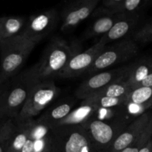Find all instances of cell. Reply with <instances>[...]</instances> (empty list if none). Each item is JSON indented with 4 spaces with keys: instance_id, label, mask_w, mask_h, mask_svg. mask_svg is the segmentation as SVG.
Instances as JSON below:
<instances>
[{
    "instance_id": "cell-15",
    "label": "cell",
    "mask_w": 152,
    "mask_h": 152,
    "mask_svg": "<svg viewBox=\"0 0 152 152\" xmlns=\"http://www.w3.org/2000/svg\"><path fill=\"white\" fill-rule=\"evenodd\" d=\"M151 1L148 0H104L101 6L114 14L143 13Z\"/></svg>"
},
{
    "instance_id": "cell-30",
    "label": "cell",
    "mask_w": 152,
    "mask_h": 152,
    "mask_svg": "<svg viewBox=\"0 0 152 152\" xmlns=\"http://www.w3.org/2000/svg\"><path fill=\"white\" fill-rule=\"evenodd\" d=\"M10 80L6 82L5 83H4V84L1 85V86H0V96L4 94V92L6 91V89L7 88V87H8L9 86V83H10Z\"/></svg>"
},
{
    "instance_id": "cell-13",
    "label": "cell",
    "mask_w": 152,
    "mask_h": 152,
    "mask_svg": "<svg viewBox=\"0 0 152 152\" xmlns=\"http://www.w3.org/2000/svg\"><path fill=\"white\" fill-rule=\"evenodd\" d=\"M152 117V112L148 111L132 120L126 126L113 143L109 152H120L134 143L142 134Z\"/></svg>"
},
{
    "instance_id": "cell-7",
    "label": "cell",
    "mask_w": 152,
    "mask_h": 152,
    "mask_svg": "<svg viewBox=\"0 0 152 152\" xmlns=\"http://www.w3.org/2000/svg\"><path fill=\"white\" fill-rule=\"evenodd\" d=\"M123 120L105 122L91 118L83 125L97 152H109L113 143L127 126Z\"/></svg>"
},
{
    "instance_id": "cell-5",
    "label": "cell",
    "mask_w": 152,
    "mask_h": 152,
    "mask_svg": "<svg viewBox=\"0 0 152 152\" xmlns=\"http://www.w3.org/2000/svg\"><path fill=\"white\" fill-rule=\"evenodd\" d=\"M138 45L132 37H129L106 45L97 56L91 68L88 71V75H94L99 72L107 71L111 67L115 66L130 60L137 55Z\"/></svg>"
},
{
    "instance_id": "cell-8",
    "label": "cell",
    "mask_w": 152,
    "mask_h": 152,
    "mask_svg": "<svg viewBox=\"0 0 152 152\" xmlns=\"http://www.w3.org/2000/svg\"><path fill=\"white\" fill-rule=\"evenodd\" d=\"M59 22L60 16L55 8L39 12L28 18L20 35L37 45L51 34Z\"/></svg>"
},
{
    "instance_id": "cell-18",
    "label": "cell",
    "mask_w": 152,
    "mask_h": 152,
    "mask_svg": "<svg viewBox=\"0 0 152 152\" xmlns=\"http://www.w3.org/2000/svg\"><path fill=\"white\" fill-rule=\"evenodd\" d=\"M96 106L91 105H82L72 110L66 117L61 120L56 126H83L84 123L94 117Z\"/></svg>"
},
{
    "instance_id": "cell-20",
    "label": "cell",
    "mask_w": 152,
    "mask_h": 152,
    "mask_svg": "<svg viewBox=\"0 0 152 152\" xmlns=\"http://www.w3.org/2000/svg\"><path fill=\"white\" fill-rule=\"evenodd\" d=\"M31 122L17 124L16 131L9 142L5 152H21L29 135Z\"/></svg>"
},
{
    "instance_id": "cell-14",
    "label": "cell",
    "mask_w": 152,
    "mask_h": 152,
    "mask_svg": "<svg viewBox=\"0 0 152 152\" xmlns=\"http://www.w3.org/2000/svg\"><path fill=\"white\" fill-rule=\"evenodd\" d=\"M152 74V56H146L129 65L124 80L131 89L139 87L142 82Z\"/></svg>"
},
{
    "instance_id": "cell-9",
    "label": "cell",
    "mask_w": 152,
    "mask_h": 152,
    "mask_svg": "<svg viewBox=\"0 0 152 152\" xmlns=\"http://www.w3.org/2000/svg\"><path fill=\"white\" fill-rule=\"evenodd\" d=\"M129 65L99 72L85 80L75 91V96L84 100L98 93L112 83L125 79Z\"/></svg>"
},
{
    "instance_id": "cell-1",
    "label": "cell",
    "mask_w": 152,
    "mask_h": 152,
    "mask_svg": "<svg viewBox=\"0 0 152 152\" xmlns=\"http://www.w3.org/2000/svg\"><path fill=\"white\" fill-rule=\"evenodd\" d=\"M80 51L78 42L69 43L60 37H53L39 62L30 68L33 79L37 83H42L59 77L71 58Z\"/></svg>"
},
{
    "instance_id": "cell-23",
    "label": "cell",
    "mask_w": 152,
    "mask_h": 152,
    "mask_svg": "<svg viewBox=\"0 0 152 152\" xmlns=\"http://www.w3.org/2000/svg\"><path fill=\"white\" fill-rule=\"evenodd\" d=\"M127 101V96L119 98L96 97L91 96L82 100V105H91L96 108H117L124 105Z\"/></svg>"
},
{
    "instance_id": "cell-22",
    "label": "cell",
    "mask_w": 152,
    "mask_h": 152,
    "mask_svg": "<svg viewBox=\"0 0 152 152\" xmlns=\"http://www.w3.org/2000/svg\"><path fill=\"white\" fill-rule=\"evenodd\" d=\"M16 127L17 124L13 118H5L0 123V152H5Z\"/></svg>"
},
{
    "instance_id": "cell-4",
    "label": "cell",
    "mask_w": 152,
    "mask_h": 152,
    "mask_svg": "<svg viewBox=\"0 0 152 152\" xmlns=\"http://www.w3.org/2000/svg\"><path fill=\"white\" fill-rule=\"evenodd\" d=\"M60 93L54 81L38 83L33 87L22 111L15 120L16 124L35 120L51 103Z\"/></svg>"
},
{
    "instance_id": "cell-29",
    "label": "cell",
    "mask_w": 152,
    "mask_h": 152,
    "mask_svg": "<svg viewBox=\"0 0 152 152\" xmlns=\"http://www.w3.org/2000/svg\"><path fill=\"white\" fill-rule=\"evenodd\" d=\"M140 152H152V139L148 142L143 148L140 150Z\"/></svg>"
},
{
    "instance_id": "cell-16",
    "label": "cell",
    "mask_w": 152,
    "mask_h": 152,
    "mask_svg": "<svg viewBox=\"0 0 152 152\" xmlns=\"http://www.w3.org/2000/svg\"><path fill=\"white\" fill-rule=\"evenodd\" d=\"M74 102L72 100L64 101L58 103L53 108H50L41 114L38 119L39 122L43 123L50 129L54 128L59 122L69 114L72 111Z\"/></svg>"
},
{
    "instance_id": "cell-28",
    "label": "cell",
    "mask_w": 152,
    "mask_h": 152,
    "mask_svg": "<svg viewBox=\"0 0 152 152\" xmlns=\"http://www.w3.org/2000/svg\"><path fill=\"white\" fill-rule=\"evenodd\" d=\"M141 86H145V87H151V86H152V74L148 76L143 82L141 83L139 87H141Z\"/></svg>"
},
{
    "instance_id": "cell-31",
    "label": "cell",
    "mask_w": 152,
    "mask_h": 152,
    "mask_svg": "<svg viewBox=\"0 0 152 152\" xmlns=\"http://www.w3.org/2000/svg\"><path fill=\"white\" fill-rule=\"evenodd\" d=\"M0 20H1V17H0Z\"/></svg>"
},
{
    "instance_id": "cell-25",
    "label": "cell",
    "mask_w": 152,
    "mask_h": 152,
    "mask_svg": "<svg viewBox=\"0 0 152 152\" xmlns=\"http://www.w3.org/2000/svg\"><path fill=\"white\" fill-rule=\"evenodd\" d=\"M152 139V117L140 137L134 144L120 152H140Z\"/></svg>"
},
{
    "instance_id": "cell-11",
    "label": "cell",
    "mask_w": 152,
    "mask_h": 152,
    "mask_svg": "<svg viewBox=\"0 0 152 152\" xmlns=\"http://www.w3.org/2000/svg\"><path fill=\"white\" fill-rule=\"evenodd\" d=\"M105 46L106 45L99 39L97 42L88 49L78 52L71 58L65 69L59 74V77L73 78L87 73Z\"/></svg>"
},
{
    "instance_id": "cell-3",
    "label": "cell",
    "mask_w": 152,
    "mask_h": 152,
    "mask_svg": "<svg viewBox=\"0 0 152 152\" xmlns=\"http://www.w3.org/2000/svg\"><path fill=\"white\" fill-rule=\"evenodd\" d=\"M50 137L51 152H97L82 126H56Z\"/></svg>"
},
{
    "instance_id": "cell-6",
    "label": "cell",
    "mask_w": 152,
    "mask_h": 152,
    "mask_svg": "<svg viewBox=\"0 0 152 152\" xmlns=\"http://www.w3.org/2000/svg\"><path fill=\"white\" fill-rule=\"evenodd\" d=\"M37 83H38L33 79L30 69L19 73L10 80L4 97L5 118L16 120Z\"/></svg>"
},
{
    "instance_id": "cell-12",
    "label": "cell",
    "mask_w": 152,
    "mask_h": 152,
    "mask_svg": "<svg viewBox=\"0 0 152 152\" xmlns=\"http://www.w3.org/2000/svg\"><path fill=\"white\" fill-rule=\"evenodd\" d=\"M142 13H120L114 26L100 39L106 45L129 37H132L142 20Z\"/></svg>"
},
{
    "instance_id": "cell-2",
    "label": "cell",
    "mask_w": 152,
    "mask_h": 152,
    "mask_svg": "<svg viewBox=\"0 0 152 152\" xmlns=\"http://www.w3.org/2000/svg\"><path fill=\"white\" fill-rule=\"evenodd\" d=\"M35 46L20 34L0 41V86L19 74Z\"/></svg>"
},
{
    "instance_id": "cell-27",
    "label": "cell",
    "mask_w": 152,
    "mask_h": 152,
    "mask_svg": "<svg viewBox=\"0 0 152 152\" xmlns=\"http://www.w3.org/2000/svg\"><path fill=\"white\" fill-rule=\"evenodd\" d=\"M9 84H10V83H9ZM7 88L6 89L5 91L4 92V94H3L0 96V123H1V122L4 120V119H5V116H4V97H5V94H6V92H7Z\"/></svg>"
},
{
    "instance_id": "cell-17",
    "label": "cell",
    "mask_w": 152,
    "mask_h": 152,
    "mask_svg": "<svg viewBox=\"0 0 152 152\" xmlns=\"http://www.w3.org/2000/svg\"><path fill=\"white\" fill-rule=\"evenodd\" d=\"M28 19L23 16H4L0 20V41L19 35Z\"/></svg>"
},
{
    "instance_id": "cell-24",
    "label": "cell",
    "mask_w": 152,
    "mask_h": 152,
    "mask_svg": "<svg viewBox=\"0 0 152 152\" xmlns=\"http://www.w3.org/2000/svg\"><path fill=\"white\" fill-rule=\"evenodd\" d=\"M126 102L147 104L152 102V86H141L131 91L127 96Z\"/></svg>"
},
{
    "instance_id": "cell-26",
    "label": "cell",
    "mask_w": 152,
    "mask_h": 152,
    "mask_svg": "<svg viewBox=\"0 0 152 152\" xmlns=\"http://www.w3.org/2000/svg\"><path fill=\"white\" fill-rule=\"evenodd\" d=\"M132 38L137 44H146L152 42V19L138 28L133 34Z\"/></svg>"
},
{
    "instance_id": "cell-10",
    "label": "cell",
    "mask_w": 152,
    "mask_h": 152,
    "mask_svg": "<svg viewBox=\"0 0 152 152\" xmlns=\"http://www.w3.org/2000/svg\"><path fill=\"white\" fill-rule=\"evenodd\" d=\"M99 3V0H78L65 6L60 15V30L70 32L91 16Z\"/></svg>"
},
{
    "instance_id": "cell-21",
    "label": "cell",
    "mask_w": 152,
    "mask_h": 152,
    "mask_svg": "<svg viewBox=\"0 0 152 152\" xmlns=\"http://www.w3.org/2000/svg\"><path fill=\"white\" fill-rule=\"evenodd\" d=\"M130 86L126 83L124 80L112 83L102 89L98 93L95 94L91 96L96 97H111V98H119L127 96L128 94L131 92ZM90 96V97H91Z\"/></svg>"
},
{
    "instance_id": "cell-19",
    "label": "cell",
    "mask_w": 152,
    "mask_h": 152,
    "mask_svg": "<svg viewBox=\"0 0 152 152\" xmlns=\"http://www.w3.org/2000/svg\"><path fill=\"white\" fill-rule=\"evenodd\" d=\"M119 14L106 13L96 17L94 22L86 31V38H93L96 37H103L114 26L118 18Z\"/></svg>"
}]
</instances>
